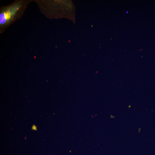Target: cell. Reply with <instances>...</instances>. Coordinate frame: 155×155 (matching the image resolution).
I'll list each match as a JSON object with an SVG mask.
<instances>
[{
    "label": "cell",
    "mask_w": 155,
    "mask_h": 155,
    "mask_svg": "<svg viewBox=\"0 0 155 155\" xmlns=\"http://www.w3.org/2000/svg\"><path fill=\"white\" fill-rule=\"evenodd\" d=\"M21 6V3L20 2H18L1 11L0 14V26L7 24L12 20Z\"/></svg>",
    "instance_id": "1"
},
{
    "label": "cell",
    "mask_w": 155,
    "mask_h": 155,
    "mask_svg": "<svg viewBox=\"0 0 155 155\" xmlns=\"http://www.w3.org/2000/svg\"><path fill=\"white\" fill-rule=\"evenodd\" d=\"M32 129L33 130H36L37 128L36 126L33 125L32 127Z\"/></svg>",
    "instance_id": "2"
}]
</instances>
